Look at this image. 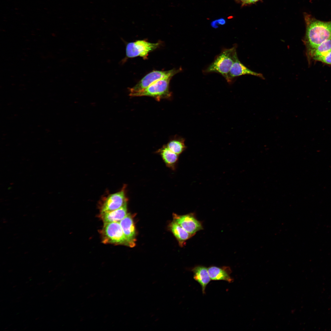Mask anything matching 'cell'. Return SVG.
<instances>
[{"label":"cell","mask_w":331,"mask_h":331,"mask_svg":"<svg viewBox=\"0 0 331 331\" xmlns=\"http://www.w3.org/2000/svg\"><path fill=\"white\" fill-rule=\"evenodd\" d=\"M173 76L171 75L164 77L143 89L129 94V95L132 97H151L158 101L169 98L171 96V93L169 89V84Z\"/></svg>","instance_id":"3957f363"},{"label":"cell","mask_w":331,"mask_h":331,"mask_svg":"<svg viewBox=\"0 0 331 331\" xmlns=\"http://www.w3.org/2000/svg\"><path fill=\"white\" fill-rule=\"evenodd\" d=\"M159 44V43H152L145 40L128 43L126 48V57L131 58L140 56L145 59L149 53L156 49Z\"/></svg>","instance_id":"5b68a950"},{"label":"cell","mask_w":331,"mask_h":331,"mask_svg":"<svg viewBox=\"0 0 331 331\" xmlns=\"http://www.w3.org/2000/svg\"><path fill=\"white\" fill-rule=\"evenodd\" d=\"M259 0H249L248 3V5L254 3L255 2H257Z\"/></svg>","instance_id":"ffe728a7"},{"label":"cell","mask_w":331,"mask_h":331,"mask_svg":"<svg viewBox=\"0 0 331 331\" xmlns=\"http://www.w3.org/2000/svg\"><path fill=\"white\" fill-rule=\"evenodd\" d=\"M127 214V203L116 210L100 213V216L104 223L120 222Z\"/></svg>","instance_id":"4fadbf2b"},{"label":"cell","mask_w":331,"mask_h":331,"mask_svg":"<svg viewBox=\"0 0 331 331\" xmlns=\"http://www.w3.org/2000/svg\"><path fill=\"white\" fill-rule=\"evenodd\" d=\"M126 187L124 185L120 191L110 194L104 199L101 207V213L116 210L127 203Z\"/></svg>","instance_id":"52a82bcc"},{"label":"cell","mask_w":331,"mask_h":331,"mask_svg":"<svg viewBox=\"0 0 331 331\" xmlns=\"http://www.w3.org/2000/svg\"><path fill=\"white\" fill-rule=\"evenodd\" d=\"M331 51V39L327 40L319 44L314 50L312 56L311 60H316L324 56Z\"/></svg>","instance_id":"2e32d148"},{"label":"cell","mask_w":331,"mask_h":331,"mask_svg":"<svg viewBox=\"0 0 331 331\" xmlns=\"http://www.w3.org/2000/svg\"><path fill=\"white\" fill-rule=\"evenodd\" d=\"M173 219L174 221L192 235L203 229L201 223L195 218L193 214L182 215L174 214Z\"/></svg>","instance_id":"ba28073f"},{"label":"cell","mask_w":331,"mask_h":331,"mask_svg":"<svg viewBox=\"0 0 331 331\" xmlns=\"http://www.w3.org/2000/svg\"><path fill=\"white\" fill-rule=\"evenodd\" d=\"M237 46L223 50L204 70L206 73L215 72L223 76L227 81L230 69L236 59L238 58Z\"/></svg>","instance_id":"7a4b0ae2"},{"label":"cell","mask_w":331,"mask_h":331,"mask_svg":"<svg viewBox=\"0 0 331 331\" xmlns=\"http://www.w3.org/2000/svg\"><path fill=\"white\" fill-rule=\"evenodd\" d=\"M104 223L101 230L102 241L104 243L125 244L128 245L119 222Z\"/></svg>","instance_id":"277c9868"},{"label":"cell","mask_w":331,"mask_h":331,"mask_svg":"<svg viewBox=\"0 0 331 331\" xmlns=\"http://www.w3.org/2000/svg\"><path fill=\"white\" fill-rule=\"evenodd\" d=\"M218 22L220 24L223 25L225 23V21L223 19L219 20Z\"/></svg>","instance_id":"44dd1931"},{"label":"cell","mask_w":331,"mask_h":331,"mask_svg":"<svg viewBox=\"0 0 331 331\" xmlns=\"http://www.w3.org/2000/svg\"><path fill=\"white\" fill-rule=\"evenodd\" d=\"M315 61L321 62L324 63L331 65V51L326 55L318 58Z\"/></svg>","instance_id":"ac0fdd59"},{"label":"cell","mask_w":331,"mask_h":331,"mask_svg":"<svg viewBox=\"0 0 331 331\" xmlns=\"http://www.w3.org/2000/svg\"><path fill=\"white\" fill-rule=\"evenodd\" d=\"M244 75H250L262 79L264 78L261 74L254 72L249 69L242 63L237 58L230 69L227 81L229 83L231 84L235 78Z\"/></svg>","instance_id":"9c48e42d"},{"label":"cell","mask_w":331,"mask_h":331,"mask_svg":"<svg viewBox=\"0 0 331 331\" xmlns=\"http://www.w3.org/2000/svg\"><path fill=\"white\" fill-rule=\"evenodd\" d=\"M181 69H174L168 71L154 70L147 74L135 86L129 88L130 93L139 91L148 87L150 85L166 76L173 75L181 71Z\"/></svg>","instance_id":"8992f818"},{"label":"cell","mask_w":331,"mask_h":331,"mask_svg":"<svg viewBox=\"0 0 331 331\" xmlns=\"http://www.w3.org/2000/svg\"><path fill=\"white\" fill-rule=\"evenodd\" d=\"M306 31L303 42L306 48V54L310 63L316 48L325 40L331 39V21L318 20L311 15L304 13Z\"/></svg>","instance_id":"6da1fadb"},{"label":"cell","mask_w":331,"mask_h":331,"mask_svg":"<svg viewBox=\"0 0 331 331\" xmlns=\"http://www.w3.org/2000/svg\"><path fill=\"white\" fill-rule=\"evenodd\" d=\"M193 273V279L201 285L202 292L205 293V288L211 280L208 268L202 266H198L192 270Z\"/></svg>","instance_id":"7c38bea8"},{"label":"cell","mask_w":331,"mask_h":331,"mask_svg":"<svg viewBox=\"0 0 331 331\" xmlns=\"http://www.w3.org/2000/svg\"><path fill=\"white\" fill-rule=\"evenodd\" d=\"M208 270L210 277L212 280H223L229 283L233 281V279L230 276L231 272V269L228 267L220 268L211 266L208 268Z\"/></svg>","instance_id":"8fae6325"},{"label":"cell","mask_w":331,"mask_h":331,"mask_svg":"<svg viewBox=\"0 0 331 331\" xmlns=\"http://www.w3.org/2000/svg\"><path fill=\"white\" fill-rule=\"evenodd\" d=\"M157 153L161 155L167 167L173 170L175 169L179 155L171 151L166 145L159 149Z\"/></svg>","instance_id":"5bb4252c"},{"label":"cell","mask_w":331,"mask_h":331,"mask_svg":"<svg viewBox=\"0 0 331 331\" xmlns=\"http://www.w3.org/2000/svg\"><path fill=\"white\" fill-rule=\"evenodd\" d=\"M166 146L171 151L178 155L181 154L186 149L185 139L181 138L171 140Z\"/></svg>","instance_id":"e0dca14e"},{"label":"cell","mask_w":331,"mask_h":331,"mask_svg":"<svg viewBox=\"0 0 331 331\" xmlns=\"http://www.w3.org/2000/svg\"><path fill=\"white\" fill-rule=\"evenodd\" d=\"M171 230L181 245L192 235L174 221L170 225Z\"/></svg>","instance_id":"9a60e30c"},{"label":"cell","mask_w":331,"mask_h":331,"mask_svg":"<svg viewBox=\"0 0 331 331\" xmlns=\"http://www.w3.org/2000/svg\"><path fill=\"white\" fill-rule=\"evenodd\" d=\"M238 2H240L241 3L242 6H244L248 5V3L249 0H236Z\"/></svg>","instance_id":"d6986e66"},{"label":"cell","mask_w":331,"mask_h":331,"mask_svg":"<svg viewBox=\"0 0 331 331\" xmlns=\"http://www.w3.org/2000/svg\"><path fill=\"white\" fill-rule=\"evenodd\" d=\"M119 223L128 245L133 247L135 245V230L133 221L130 214H127Z\"/></svg>","instance_id":"30bf717a"}]
</instances>
